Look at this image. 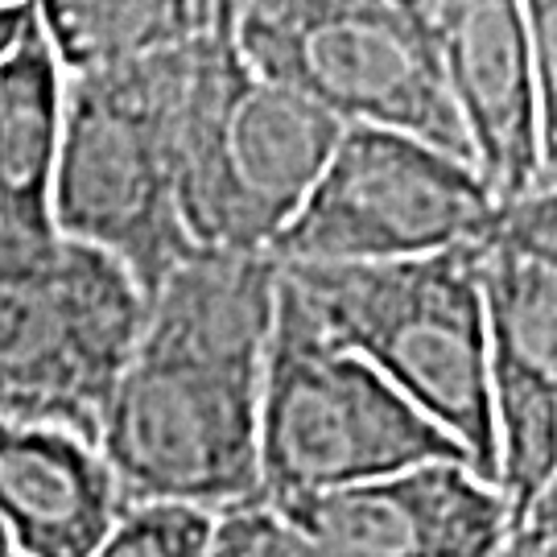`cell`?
I'll return each mask as SVG.
<instances>
[{
  "instance_id": "3957f363",
  "label": "cell",
  "mask_w": 557,
  "mask_h": 557,
  "mask_svg": "<svg viewBox=\"0 0 557 557\" xmlns=\"http://www.w3.org/2000/svg\"><path fill=\"white\" fill-rule=\"evenodd\" d=\"M244 66L322 108L343 128H388L467 161L421 4L264 0L236 4Z\"/></svg>"
},
{
  "instance_id": "9a60e30c",
  "label": "cell",
  "mask_w": 557,
  "mask_h": 557,
  "mask_svg": "<svg viewBox=\"0 0 557 557\" xmlns=\"http://www.w3.org/2000/svg\"><path fill=\"white\" fill-rule=\"evenodd\" d=\"M524 29H529V50H533V75L541 91V120L545 137L557 145V9L549 0H529L520 4Z\"/></svg>"
},
{
  "instance_id": "8fae6325",
  "label": "cell",
  "mask_w": 557,
  "mask_h": 557,
  "mask_svg": "<svg viewBox=\"0 0 557 557\" xmlns=\"http://www.w3.org/2000/svg\"><path fill=\"white\" fill-rule=\"evenodd\" d=\"M223 17V4L186 0H46L38 4L41 34L66 79L108 75L199 38Z\"/></svg>"
},
{
  "instance_id": "277c9868",
  "label": "cell",
  "mask_w": 557,
  "mask_h": 557,
  "mask_svg": "<svg viewBox=\"0 0 557 557\" xmlns=\"http://www.w3.org/2000/svg\"><path fill=\"white\" fill-rule=\"evenodd\" d=\"M257 405L260 368L137 343L96 450L128 508L223 517L260 499Z\"/></svg>"
},
{
  "instance_id": "52a82bcc",
  "label": "cell",
  "mask_w": 557,
  "mask_h": 557,
  "mask_svg": "<svg viewBox=\"0 0 557 557\" xmlns=\"http://www.w3.org/2000/svg\"><path fill=\"white\" fill-rule=\"evenodd\" d=\"M50 215L62 239L116 260L140 298L195 248L178 215L165 137L124 66L66 79Z\"/></svg>"
},
{
  "instance_id": "6da1fadb",
  "label": "cell",
  "mask_w": 557,
  "mask_h": 557,
  "mask_svg": "<svg viewBox=\"0 0 557 557\" xmlns=\"http://www.w3.org/2000/svg\"><path fill=\"white\" fill-rule=\"evenodd\" d=\"M475 244L384 264H277L281 281L338 347L455 442L496 483L492 359L475 281Z\"/></svg>"
},
{
  "instance_id": "8992f818",
  "label": "cell",
  "mask_w": 557,
  "mask_h": 557,
  "mask_svg": "<svg viewBox=\"0 0 557 557\" xmlns=\"http://www.w3.org/2000/svg\"><path fill=\"white\" fill-rule=\"evenodd\" d=\"M140 322L145 298L116 260L62 239L34 281L0 285V418L96 442Z\"/></svg>"
},
{
  "instance_id": "7c38bea8",
  "label": "cell",
  "mask_w": 557,
  "mask_h": 557,
  "mask_svg": "<svg viewBox=\"0 0 557 557\" xmlns=\"http://www.w3.org/2000/svg\"><path fill=\"white\" fill-rule=\"evenodd\" d=\"M66 116V75L41 21L0 59V199L50 211V178Z\"/></svg>"
},
{
  "instance_id": "30bf717a",
  "label": "cell",
  "mask_w": 557,
  "mask_h": 557,
  "mask_svg": "<svg viewBox=\"0 0 557 557\" xmlns=\"http://www.w3.org/2000/svg\"><path fill=\"white\" fill-rule=\"evenodd\" d=\"M471 252L492 368L557 380V186L499 207Z\"/></svg>"
},
{
  "instance_id": "e0dca14e",
  "label": "cell",
  "mask_w": 557,
  "mask_h": 557,
  "mask_svg": "<svg viewBox=\"0 0 557 557\" xmlns=\"http://www.w3.org/2000/svg\"><path fill=\"white\" fill-rule=\"evenodd\" d=\"M0 557H21L17 549H13V541L4 537V529H0Z\"/></svg>"
},
{
  "instance_id": "5b68a950",
  "label": "cell",
  "mask_w": 557,
  "mask_h": 557,
  "mask_svg": "<svg viewBox=\"0 0 557 557\" xmlns=\"http://www.w3.org/2000/svg\"><path fill=\"white\" fill-rule=\"evenodd\" d=\"M499 215L475 165L388 128H343L298 215L273 239L277 264H384L475 244Z\"/></svg>"
},
{
  "instance_id": "9c48e42d",
  "label": "cell",
  "mask_w": 557,
  "mask_h": 557,
  "mask_svg": "<svg viewBox=\"0 0 557 557\" xmlns=\"http://www.w3.org/2000/svg\"><path fill=\"white\" fill-rule=\"evenodd\" d=\"M124 512L96 442L0 418V529L21 557H91Z\"/></svg>"
},
{
  "instance_id": "4fadbf2b",
  "label": "cell",
  "mask_w": 557,
  "mask_h": 557,
  "mask_svg": "<svg viewBox=\"0 0 557 557\" xmlns=\"http://www.w3.org/2000/svg\"><path fill=\"white\" fill-rule=\"evenodd\" d=\"M413 471L273 508L331 557H434Z\"/></svg>"
},
{
  "instance_id": "ba28073f",
  "label": "cell",
  "mask_w": 557,
  "mask_h": 557,
  "mask_svg": "<svg viewBox=\"0 0 557 557\" xmlns=\"http://www.w3.org/2000/svg\"><path fill=\"white\" fill-rule=\"evenodd\" d=\"M434 34L442 87L467 161L499 207L557 186V145L545 137L529 29L517 0L421 4Z\"/></svg>"
},
{
  "instance_id": "ac0fdd59",
  "label": "cell",
  "mask_w": 557,
  "mask_h": 557,
  "mask_svg": "<svg viewBox=\"0 0 557 557\" xmlns=\"http://www.w3.org/2000/svg\"><path fill=\"white\" fill-rule=\"evenodd\" d=\"M504 557H508V554H504Z\"/></svg>"
},
{
  "instance_id": "5bb4252c",
  "label": "cell",
  "mask_w": 557,
  "mask_h": 557,
  "mask_svg": "<svg viewBox=\"0 0 557 557\" xmlns=\"http://www.w3.org/2000/svg\"><path fill=\"white\" fill-rule=\"evenodd\" d=\"M211 520L186 508H128L91 557H207Z\"/></svg>"
},
{
  "instance_id": "2e32d148",
  "label": "cell",
  "mask_w": 557,
  "mask_h": 557,
  "mask_svg": "<svg viewBox=\"0 0 557 557\" xmlns=\"http://www.w3.org/2000/svg\"><path fill=\"white\" fill-rule=\"evenodd\" d=\"M38 21V4H0V59L17 46Z\"/></svg>"
},
{
  "instance_id": "7a4b0ae2",
  "label": "cell",
  "mask_w": 557,
  "mask_h": 557,
  "mask_svg": "<svg viewBox=\"0 0 557 557\" xmlns=\"http://www.w3.org/2000/svg\"><path fill=\"white\" fill-rule=\"evenodd\" d=\"M260 504L380 483L458 458L455 442L310 319L277 269V314L260 368Z\"/></svg>"
}]
</instances>
